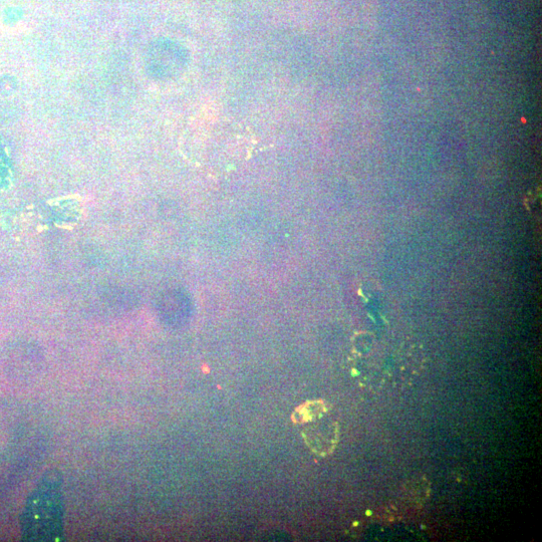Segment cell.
I'll use <instances>...</instances> for the list:
<instances>
[{
    "mask_svg": "<svg viewBox=\"0 0 542 542\" xmlns=\"http://www.w3.org/2000/svg\"><path fill=\"white\" fill-rule=\"evenodd\" d=\"M61 474L44 475L28 499L22 516L23 537L31 541H60L64 537Z\"/></svg>",
    "mask_w": 542,
    "mask_h": 542,
    "instance_id": "6da1fadb",
    "label": "cell"
}]
</instances>
